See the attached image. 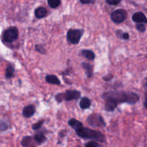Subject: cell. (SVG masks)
Wrapping results in <instances>:
<instances>
[{
	"mask_svg": "<svg viewBox=\"0 0 147 147\" xmlns=\"http://www.w3.org/2000/svg\"><path fill=\"white\" fill-rule=\"evenodd\" d=\"M104 95L114 99L118 104L120 103L135 104L139 100V95L132 92H109Z\"/></svg>",
	"mask_w": 147,
	"mask_h": 147,
	"instance_id": "6da1fadb",
	"label": "cell"
},
{
	"mask_svg": "<svg viewBox=\"0 0 147 147\" xmlns=\"http://www.w3.org/2000/svg\"><path fill=\"white\" fill-rule=\"evenodd\" d=\"M76 132L79 137L83 138V139H93V140L97 141L99 142H106L105 136L98 131L93 130L89 128L83 127L79 130L76 131Z\"/></svg>",
	"mask_w": 147,
	"mask_h": 147,
	"instance_id": "7a4b0ae2",
	"label": "cell"
},
{
	"mask_svg": "<svg viewBox=\"0 0 147 147\" xmlns=\"http://www.w3.org/2000/svg\"><path fill=\"white\" fill-rule=\"evenodd\" d=\"M81 93L80 91L76 90H66L65 93H58L55 96V100L58 103L65 100V101H70L73 100H78L80 98Z\"/></svg>",
	"mask_w": 147,
	"mask_h": 147,
	"instance_id": "3957f363",
	"label": "cell"
},
{
	"mask_svg": "<svg viewBox=\"0 0 147 147\" xmlns=\"http://www.w3.org/2000/svg\"><path fill=\"white\" fill-rule=\"evenodd\" d=\"M19 37L18 29L16 27H10L4 30L2 34V39L4 42L7 43H11L16 41Z\"/></svg>",
	"mask_w": 147,
	"mask_h": 147,
	"instance_id": "277c9868",
	"label": "cell"
},
{
	"mask_svg": "<svg viewBox=\"0 0 147 147\" xmlns=\"http://www.w3.org/2000/svg\"><path fill=\"white\" fill-rule=\"evenodd\" d=\"M83 30H80V29H70L67 32V40L68 42L70 44L76 45L78 44L83 36Z\"/></svg>",
	"mask_w": 147,
	"mask_h": 147,
	"instance_id": "5b68a950",
	"label": "cell"
},
{
	"mask_svg": "<svg viewBox=\"0 0 147 147\" xmlns=\"http://www.w3.org/2000/svg\"><path fill=\"white\" fill-rule=\"evenodd\" d=\"M127 11L123 9H119L113 12L111 14V19L112 21L116 24H120V23L123 22L127 18Z\"/></svg>",
	"mask_w": 147,
	"mask_h": 147,
	"instance_id": "8992f818",
	"label": "cell"
},
{
	"mask_svg": "<svg viewBox=\"0 0 147 147\" xmlns=\"http://www.w3.org/2000/svg\"><path fill=\"white\" fill-rule=\"evenodd\" d=\"M87 121L90 126H94V127L106 126V123H105L103 117L100 115L96 114V113L90 114V116H88Z\"/></svg>",
	"mask_w": 147,
	"mask_h": 147,
	"instance_id": "52a82bcc",
	"label": "cell"
},
{
	"mask_svg": "<svg viewBox=\"0 0 147 147\" xmlns=\"http://www.w3.org/2000/svg\"><path fill=\"white\" fill-rule=\"evenodd\" d=\"M103 97L106 100V104H105V109H106V110L107 111H114L118 105L117 102L113 98L109 97V96L103 95Z\"/></svg>",
	"mask_w": 147,
	"mask_h": 147,
	"instance_id": "ba28073f",
	"label": "cell"
},
{
	"mask_svg": "<svg viewBox=\"0 0 147 147\" xmlns=\"http://www.w3.org/2000/svg\"><path fill=\"white\" fill-rule=\"evenodd\" d=\"M21 144L24 147H35L37 144L34 136H24L22 139Z\"/></svg>",
	"mask_w": 147,
	"mask_h": 147,
	"instance_id": "9c48e42d",
	"label": "cell"
},
{
	"mask_svg": "<svg viewBox=\"0 0 147 147\" xmlns=\"http://www.w3.org/2000/svg\"><path fill=\"white\" fill-rule=\"evenodd\" d=\"M132 20L137 24H142V23H147V18L144 13L141 11L134 13L132 16Z\"/></svg>",
	"mask_w": 147,
	"mask_h": 147,
	"instance_id": "30bf717a",
	"label": "cell"
},
{
	"mask_svg": "<svg viewBox=\"0 0 147 147\" xmlns=\"http://www.w3.org/2000/svg\"><path fill=\"white\" fill-rule=\"evenodd\" d=\"M35 111V107L33 105H29L23 109L22 115L25 118H30L34 114Z\"/></svg>",
	"mask_w": 147,
	"mask_h": 147,
	"instance_id": "8fae6325",
	"label": "cell"
},
{
	"mask_svg": "<svg viewBox=\"0 0 147 147\" xmlns=\"http://www.w3.org/2000/svg\"><path fill=\"white\" fill-rule=\"evenodd\" d=\"M67 123H68V124L70 125V126H71L73 129H75V131H76L83 127V123H81L80 121L77 120V119H70Z\"/></svg>",
	"mask_w": 147,
	"mask_h": 147,
	"instance_id": "7c38bea8",
	"label": "cell"
},
{
	"mask_svg": "<svg viewBox=\"0 0 147 147\" xmlns=\"http://www.w3.org/2000/svg\"><path fill=\"white\" fill-rule=\"evenodd\" d=\"M47 14V10L43 7H39L34 10V15L37 19H42L46 17Z\"/></svg>",
	"mask_w": 147,
	"mask_h": 147,
	"instance_id": "4fadbf2b",
	"label": "cell"
},
{
	"mask_svg": "<svg viewBox=\"0 0 147 147\" xmlns=\"http://www.w3.org/2000/svg\"><path fill=\"white\" fill-rule=\"evenodd\" d=\"M45 81L50 84L60 85V80L55 75H47L45 77Z\"/></svg>",
	"mask_w": 147,
	"mask_h": 147,
	"instance_id": "5bb4252c",
	"label": "cell"
},
{
	"mask_svg": "<svg viewBox=\"0 0 147 147\" xmlns=\"http://www.w3.org/2000/svg\"><path fill=\"white\" fill-rule=\"evenodd\" d=\"M90 105H91V101H90V99L87 97H83L80 100V103H79V106L82 109H88V108H90Z\"/></svg>",
	"mask_w": 147,
	"mask_h": 147,
	"instance_id": "9a60e30c",
	"label": "cell"
},
{
	"mask_svg": "<svg viewBox=\"0 0 147 147\" xmlns=\"http://www.w3.org/2000/svg\"><path fill=\"white\" fill-rule=\"evenodd\" d=\"M82 66H83V69L85 70L86 73V76L88 78H92L93 76V66L89 63H82Z\"/></svg>",
	"mask_w": 147,
	"mask_h": 147,
	"instance_id": "2e32d148",
	"label": "cell"
},
{
	"mask_svg": "<svg viewBox=\"0 0 147 147\" xmlns=\"http://www.w3.org/2000/svg\"><path fill=\"white\" fill-rule=\"evenodd\" d=\"M82 55L89 60H93L96 57V55L92 50H83L81 51Z\"/></svg>",
	"mask_w": 147,
	"mask_h": 147,
	"instance_id": "e0dca14e",
	"label": "cell"
},
{
	"mask_svg": "<svg viewBox=\"0 0 147 147\" xmlns=\"http://www.w3.org/2000/svg\"><path fill=\"white\" fill-rule=\"evenodd\" d=\"M14 67L12 65H8L7 67H6L5 72V77L7 79H9L14 76Z\"/></svg>",
	"mask_w": 147,
	"mask_h": 147,
	"instance_id": "ac0fdd59",
	"label": "cell"
},
{
	"mask_svg": "<svg viewBox=\"0 0 147 147\" xmlns=\"http://www.w3.org/2000/svg\"><path fill=\"white\" fill-rule=\"evenodd\" d=\"M34 138L35 142L37 143V144H41L44 143L46 141V139H46V136L42 133L36 134L34 136Z\"/></svg>",
	"mask_w": 147,
	"mask_h": 147,
	"instance_id": "d6986e66",
	"label": "cell"
},
{
	"mask_svg": "<svg viewBox=\"0 0 147 147\" xmlns=\"http://www.w3.org/2000/svg\"><path fill=\"white\" fill-rule=\"evenodd\" d=\"M47 4L50 6L51 8L55 9L58 7L61 4V1L60 0H48L47 1Z\"/></svg>",
	"mask_w": 147,
	"mask_h": 147,
	"instance_id": "ffe728a7",
	"label": "cell"
},
{
	"mask_svg": "<svg viewBox=\"0 0 147 147\" xmlns=\"http://www.w3.org/2000/svg\"><path fill=\"white\" fill-rule=\"evenodd\" d=\"M44 120H41V121H39L38 122H37L36 123H34V124L32 125V128L33 130H38L39 129H40V128L42 127V126L43 125V123H44Z\"/></svg>",
	"mask_w": 147,
	"mask_h": 147,
	"instance_id": "44dd1931",
	"label": "cell"
},
{
	"mask_svg": "<svg viewBox=\"0 0 147 147\" xmlns=\"http://www.w3.org/2000/svg\"><path fill=\"white\" fill-rule=\"evenodd\" d=\"M35 50L40 53H41V54H45L46 53L45 49L44 48V47L42 45H36Z\"/></svg>",
	"mask_w": 147,
	"mask_h": 147,
	"instance_id": "7402d4cb",
	"label": "cell"
},
{
	"mask_svg": "<svg viewBox=\"0 0 147 147\" xmlns=\"http://www.w3.org/2000/svg\"><path fill=\"white\" fill-rule=\"evenodd\" d=\"M136 29H137L138 31L141 32H144L146 30V27H145L144 24H136Z\"/></svg>",
	"mask_w": 147,
	"mask_h": 147,
	"instance_id": "603a6c76",
	"label": "cell"
},
{
	"mask_svg": "<svg viewBox=\"0 0 147 147\" xmlns=\"http://www.w3.org/2000/svg\"><path fill=\"white\" fill-rule=\"evenodd\" d=\"M86 147H99V145L98 144L96 143V142L92 141V142H88L86 144Z\"/></svg>",
	"mask_w": 147,
	"mask_h": 147,
	"instance_id": "cb8c5ba5",
	"label": "cell"
},
{
	"mask_svg": "<svg viewBox=\"0 0 147 147\" xmlns=\"http://www.w3.org/2000/svg\"><path fill=\"white\" fill-rule=\"evenodd\" d=\"M120 2V0H118V1H116V0H107L106 1V3L108 4H109V5H117Z\"/></svg>",
	"mask_w": 147,
	"mask_h": 147,
	"instance_id": "d4e9b609",
	"label": "cell"
},
{
	"mask_svg": "<svg viewBox=\"0 0 147 147\" xmlns=\"http://www.w3.org/2000/svg\"><path fill=\"white\" fill-rule=\"evenodd\" d=\"M80 2L83 4H93L95 2L94 0H80Z\"/></svg>",
	"mask_w": 147,
	"mask_h": 147,
	"instance_id": "484cf974",
	"label": "cell"
},
{
	"mask_svg": "<svg viewBox=\"0 0 147 147\" xmlns=\"http://www.w3.org/2000/svg\"><path fill=\"white\" fill-rule=\"evenodd\" d=\"M113 78V76H112L111 74H110V75H108L107 76H105V77H103V80H105V81H110L111 80V79Z\"/></svg>",
	"mask_w": 147,
	"mask_h": 147,
	"instance_id": "4316f807",
	"label": "cell"
},
{
	"mask_svg": "<svg viewBox=\"0 0 147 147\" xmlns=\"http://www.w3.org/2000/svg\"><path fill=\"white\" fill-rule=\"evenodd\" d=\"M122 39H123V40H129V33H127V32H124V33H123V37H122Z\"/></svg>",
	"mask_w": 147,
	"mask_h": 147,
	"instance_id": "83f0119b",
	"label": "cell"
},
{
	"mask_svg": "<svg viewBox=\"0 0 147 147\" xmlns=\"http://www.w3.org/2000/svg\"><path fill=\"white\" fill-rule=\"evenodd\" d=\"M144 106L147 109V91L146 93V98H145V101H144Z\"/></svg>",
	"mask_w": 147,
	"mask_h": 147,
	"instance_id": "f1b7e54d",
	"label": "cell"
},
{
	"mask_svg": "<svg viewBox=\"0 0 147 147\" xmlns=\"http://www.w3.org/2000/svg\"><path fill=\"white\" fill-rule=\"evenodd\" d=\"M78 147H80V146H78Z\"/></svg>",
	"mask_w": 147,
	"mask_h": 147,
	"instance_id": "f546056e",
	"label": "cell"
}]
</instances>
